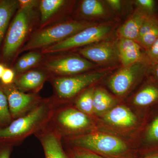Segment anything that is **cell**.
Masks as SVG:
<instances>
[{
	"mask_svg": "<svg viewBox=\"0 0 158 158\" xmlns=\"http://www.w3.org/2000/svg\"><path fill=\"white\" fill-rule=\"evenodd\" d=\"M158 101V85L148 83L135 94L134 104L138 106H147Z\"/></svg>",
	"mask_w": 158,
	"mask_h": 158,
	"instance_id": "d6986e66",
	"label": "cell"
},
{
	"mask_svg": "<svg viewBox=\"0 0 158 158\" xmlns=\"http://www.w3.org/2000/svg\"><path fill=\"white\" fill-rule=\"evenodd\" d=\"M71 141L75 147L108 156H120L128 151L127 144L124 141L105 133H89L72 138Z\"/></svg>",
	"mask_w": 158,
	"mask_h": 158,
	"instance_id": "277c9868",
	"label": "cell"
},
{
	"mask_svg": "<svg viewBox=\"0 0 158 158\" xmlns=\"http://www.w3.org/2000/svg\"><path fill=\"white\" fill-rule=\"evenodd\" d=\"M15 69L19 72L25 71L29 69L26 55L23 56L18 60L15 65Z\"/></svg>",
	"mask_w": 158,
	"mask_h": 158,
	"instance_id": "1f68e13d",
	"label": "cell"
},
{
	"mask_svg": "<svg viewBox=\"0 0 158 158\" xmlns=\"http://www.w3.org/2000/svg\"><path fill=\"white\" fill-rule=\"evenodd\" d=\"M46 67L49 70L58 74L75 75L99 66L84 57L71 56L49 61L46 64Z\"/></svg>",
	"mask_w": 158,
	"mask_h": 158,
	"instance_id": "9c48e42d",
	"label": "cell"
},
{
	"mask_svg": "<svg viewBox=\"0 0 158 158\" xmlns=\"http://www.w3.org/2000/svg\"><path fill=\"white\" fill-rule=\"evenodd\" d=\"M46 79L45 74L38 71H31L23 74L15 81L19 88L25 90H35L42 86Z\"/></svg>",
	"mask_w": 158,
	"mask_h": 158,
	"instance_id": "ffe728a7",
	"label": "cell"
},
{
	"mask_svg": "<svg viewBox=\"0 0 158 158\" xmlns=\"http://www.w3.org/2000/svg\"><path fill=\"white\" fill-rule=\"evenodd\" d=\"M151 73L153 76V77L158 82V64L150 67L149 73Z\"/></svg>",
	"mask_w": 158,
	"mask_h": 158,
	"instance_id": "e575fe53",
	"label": "cell"
},
{
	"mask_svg": "<svg viewBox=\"0 0 158 158\" xmlns=\"http://www.w3.org/2000/svg\"><path fill=\"white\" fill-rule=\"evenodd\" d=\"M11 149L9 146L0 148V158H10Z\"/></svg>",
	"mask_w": 158,
	"mask_h": 158,
	"instance_id": "836d02e7",
	"label": "cell"
},
{
	"mask_svg": "<svg viewBox=\"0 0 158 158\" xmlns=\"http://www.w3.org/2000/svg\"><path fill=\"white\" fill-rule=\"evenodd\" d=\"M19 6L18 1H0V44L5 36L9 21Z\"/></svg>",
	"mask_w": 158,
	"mask_h": 158,
	"instance_id": "44dd1931",
	"label": "cell"
},
{
	"mask_svg": "<svg viewBox=\"0 0 158 158\" xmlns=\"http://www.w3.org/2000/svg\"><path fill=\"white\" fill-rule=\"evenodd\" d=\"M136 8L141 10L145 14L150 15L157 14L156 1L154 0H136L134 2Z\"/></svg>",
	"mask_w": 158,
	"mask_h": 158,
	"instance_id": "d4e9b609",
	"label": "cell"
},
{
	"mask_svg": "<svg viewBox=\"0 0 158 158\" xmlns=\"http://www.w3.org/2000/svg\"><path fill=\"white\" fill-rule=\"evenodd\" d=\"M55 121L59 130L66 131H83L91 125V121L88 115L77 109L72 107L58 111Z\"/></svg>",
	"mask_w": 158,
	"mask_h": 158,
	"instance_id": "8fae6325",
	"label": "cell"
},
{
	"mask_svg": "<svg viewBox=\"0 0 158 158\" xmlns=\"http://www.w3.org/2000/svg\"><path fill=\"white\" fill-rule=\"evenodd\" d=\"M26 56L29 69L37 64L41 59V55L36 52H31L26 54Z\"/></svg>",
	"mask_w": 158,
	"mask_h": 158,
	"instance_id": "f546056e",
	"label": "cell"
},
{
	"mask_svg": "<svg viewBox=\"0 0 158 158\" xmlns=\"http://www.w3.org/2000/svg\"><path fill=\"white\" fill-rule=\"evenodd\" d=\"M78 52L82 57L98 66L110 67L119 62L117 37L85 47Z\"/></svg>",
	"mask_w": 158,
	"mask_h": 158,
	"instance_id": "ba28073f",
	"label": "cell"
},
{
	"mask_svg": "<svg viewBox=\"0 0 158 158\" xmlns=\"http://www.w3.org/2000/svg\"><path fill=\"white\" fill-rule=\"evenodd\" d=\"M109 72L108 69H103L70 77L57 78L54 81V87L59 98L63 99L71 98L89 86L100 81Z\"/></svg>",
	"mask_w": 158,
	"mask_h": 158,
	"instance_id": "8992f818",
	"label": "cell"
},
{
	"mask_svg": "<svg viewBox=\"0 0 158 158\" xmlns=\"http://www.w3.org/2000/svg\"><path fill=\"white\" fill-rule=\"evenodd\" d=\"M116 23L113 21L98 23L84 29L71 37L44 50L45 53L63 52L79 47H85L113 37L116 31Z\"/></svg>",
	"mask_w": 158,
	"mask_h": 158,
	"instance_id": "3957f363",
	"label": "cell"
},
{
	"mask_svg": "<svg viewBox=\"0 0 158 158\" xmlns=\"http://www.w3.org/2000/svg\"><path fill=\"white\" fill-rule=\"evenodd\" d=\"M116 102L115 98L103 88L94 89L93 96L94 114H105L112 109Z\"/></svg>",
	"mask_w": 158,
	"mask_h": 158,
	"instance_id": "ac0fdd59",
	"label": "cell"
},
{
	"mask_svg": "<svg viewBox=\"0 0 158 158\" xmlns=\"http://www.w3.org/2000/svg\"><path fill=\"white\" fill-rule=\"evenodd\" d=\"M45 158H68L62 148L60 134L56 131H47L40 137Z\"/></svg>",
	"mask_w": 158,
	"mask_h": 158,
	"instance_id": "2e32d148",
	"label": "cell"
},
{
	"mask_svg": "<svg viewBox=\"0 0 158 158\" xmlns=\"http://www.w3.org/2000/svg\"><path fill=\"white\" fill-rule=\"evenodd\" d=\"M94 88H88L83 92L77 99V109L86 115H92L94 113L93 96Z\"/></svg>",
	"mask_w": 158,
	"mask_h": 158,
	"instance_id": "603a6c76",
	"label": "cell"
},
{
	"mask_svg": "<svg viewBox=\"0 0 158 158\" xmlns=\"http://www.w3.org/2000/svg\"><path fill=\"white\" fill-rule=\"evenodd\" d=\"M150 67L144 62H139L121 66L110 77L108 85L115 95L123 96L144 76L149 73Z\"/></svg>",
	"mask_w": 158,
	"mask_h": 158,
	"instance_id": "52a82bcc",
	"label": "cell"
},
{
	"mask_svg": "<svg viewBox=\"0 0 158 158\" xmlns=\"http://www.w3.org/2000/svg\"><path fill=\"white\" fill-rule=\"evenodd\" d=\"M20 8H34L37 2L33 0H19L18 1Z\"/></svg>",
	"mask_w": 158,
	"mask_h": 158,
	"instance_id": "d6a6232c",
	"label": "cell"
},
{
	"mask_svg": "<svg viewBox=\"0 0 158 158\" xmlns=\"http://www.w3.org/2000/svg\"><path fill=\"white\" fill-rule=\"evenodd\" d=\"M117 38L118 59L121 66L139 62L145 63V51L139 43L131 40Z\"/></svg>",
	"mask_w": 158,
	"mask_h": 158,
	"instance_id": "7c38bea8",
	"label": "cell"
},
{
	"mask_svg": "<svg viewBox=\"0 0 158 158\" xmlns=\"http://www.w3.org/2000/svg\"><path fill=\"white\" fill-rule=\"evenodd\" d=\"M5 69L6 68H5L4 65L0 64V79H1L2 76Z\"/></svg>",
	"mask_w": 158,
	"mask_h": 158,
	"instance_id": "d590c367",
	"label": "cell"
},
{
	"mask_svg": "<svg viewBox=\"0 0 158 158\" xmlns=\"http://www.w3.org/2000/svg\"><path fill=\"white\" fill-rule=\"evenodd\" d=\"M105 2L115 15L120 14L123 11L124 1L121 0H106L105 1Z\"/></svg>",
	"mask_w": 158,
	"mask_h": 158,
	"instance_id": "f1b7e54d",
	"label": "cell"
},
{
	"mask_svg": "<svg viewBox=\"0 0 158 158\" xmlns=\"http://www.w3.org/2000/svg\"><path fill=\"white\" fill-rule=\"evenodd\" d=\"M148 15L135 8L131 15L116 29V37L131 40L137 42L140 29Z\"/></svg>",
	"mask_w": 158,
	"mask_h": 158,
	"instance_id": "5bb4252c",
	"label": "cell"
},
{
	"mask_svg": "<svg viewBox=\"0 0 158 158\" xmlns=\"http://www.w3.org/2000/svg\"><path fill=\"white\" fill-rule=\"evenodd\" d=\"M7 86L3 89L12 118L16 119L23 116L41 102L34 94L23 93L14 87Z\"/></svg>",
	"mask_w": 158,
	"mask_h": 158,
	"instance_id": "30bf717a",
	"label": "cell"
},
{
	"mask_svg": "<svg viewBox=\"0 0 158 158\" xmlns=\"http://www.w3.org/2000/svg\"><path fill=\"white\" fill-rule=\"evenodd\" d=\"M146 137L150 142L158 141V116L153 120L146 132Z\"/></svg>",
	"mask_w": 158,
	"mask_h": 158,
	"instance_id": "83f0119b",
	"label": "cell"
},
{
	"mask_svg": "<svg viewBox=\"0 0 158 158\" xmlns=\"http://www.w3.org/2000/svg\"><path fill=\"white\" fill-rule=\"evenodd\" d=\"M11 119L7 96L2 88L0 87V128L9 125Z\"/></svg>",
	"mask_w": 158,
	"mask_h": 158,
	"instance_id": "cb8c5ba5",
	"label": "cell"
},
{
	"mask_svg": "<svg viewBox=\"0 0 158 158\" xmlns=\"http://www.w3.org/2000/svg\"><path fill=\"white\" fill-rule=\"evenodd\" d=\"M53 108L48 101L41 102L28 113L0 128V140H21L41 130L52 116Z\"/></svg>",
	"mask_w": 158,
	"mask_h": 158,
	"instance_id": "6da1fadb",
	"label": "cell"
},
{
	"mask_svg": "<svg viewBox=\"0 0 158 158\" xmlns=\"http://www.w3.org/2000/svg\"><path fill=\"white\" fill-rule=\"evenodd\" d=\"M70 153L71 158H105L93 152L79 147L73 148Z\"/></svg>",
	"mask_w": 158,
	"mask_h": 158,
	"instance_id": "4316f807",
	"label": "cell"
},
{
	"mask_svg": "<svg viewBox=\"0 0 158 158\" xmlns=\"http://www.w3.org/2000/svg\"><path fill=\"white\" fill-rule=\"evenodd\" d=\"M97 23L85 20H71L55 25L35 34L24 46L22 51L45 49Z\"/></svg>",
	"mask_w": 158,
	"mask_h": 158,
	"instance_id": "7a4b0ae2",
	"label": "cell"
},
{
	"mask_svg": "<svg viewBox=\"0 0 158 158\" xmlns=\"http://www.w3.org/2000/svg\"><path fill=\"white\" fill-rule=\"evenodd\" d=\"M80 11L83 17L90 19L92 22L111 21L116 16L105 1L84 0L80 5Z\"/></svg>",
	"mask_w": 158,
	"mask_h": 158,
	"instance_id": "4fadbf2b",
	"label": "cell"
},
{
	"mask_svg": "<svg viewBox=\"0 0 158 158\" xmlns=\"http://www.w3.org/2000/svg\"><path fill=\"white\" fill-rule=\"evenodd\" d=\"M145 62L150 67L158 64V38L145 52Z\"/></svg>",
	"mask_w": 158,
	"mask_h": 158,
	"instance_id": "484cf974",
	"label": "cell"
},
{
	"mask_svg": "<svg viewBox=\"0 0 158 158\" xmlns=\"http://www.w3.org/2000/svg\"><path fill=\"white\" fill-rule=\"evenodd\" d=\"M103 119L116 127L130 128L135 125L137 118L129 109L123 106L114 107L105 113Z\"/></svg>",
	"mask_w": 158,
	"mask_h": 158,
	"instance_id": "9a60e30c",
	"label": "cell"
},
{
	"mask_svg": "<svg viewBox=\"0 0 158 158\" xmlns=\"http://www.w3.org/2000/svg\"><path fill=\"white\" fill-rule=\"evenodd\" d=\"M158 38V15H150L141 26L137 42L146 52Z\"/></svg>",
	"mask_w": 158,
	"mask_h": 158,
	"instance_id": "e0dca14e",
	"label": "cell"
},
{
	"mask_svg": "<svg viewBox=\"0 0 158 158\" xmlns=\"http://www.w3.org/2000/svg\"><path fill=\"white\" fill-rule=\"evenodd\" d=\"M142 158H158V152L156 153L155 154L152 155L148 156L146 157Z\"/></svg>",
	"mask_w": 158,
	"mask_h": 158,
	"instance_id": "8d00e7d4",
	"label": "cell"
},
{
	"mask_svg": "<svg viewBox=\"0 0 158 158\" xmlns=\"http://www.w3.org/2000/svg\"><path fill=\"white\" fill-rule=\"evenodd\" d=\"M15 73L10 69H5L2 76L1 78L2 82L6 85H9L14 81Z\"/></svg>",
	"mask_w": 158,
	"mask_h": 158,
	"instance_id": "4dcf8cb0",
	"label": "cell"
},
{
	"mask_svg": "<svg viewBox=\"0 0 158 158\" xmlns=\"http://www.w3.org/2000/svg\"><path fill=\"white\" fill-rule=\"evenodd\" d=\"M33 9L20 8L11 23L3 48V56L5 59L13 56L25 39L32 24Z\"/></svg>",
	"mask_w": 158,
	"mask_h": 158,
	"instance_id": "5b68a950",
	"label": "cell"
},
{
	"mask_svg": "<svg viewBox=\"0 0 158 158\" xmlns=\"http://www.w3.org/2000/svg\"><path fill=\"white\" fill-rule=\"evenodd\" d=\"M67 2L65 0H42L40 3L41 22H46Z\"/></svg>",
	"mask_w": 158,
	"mask_h": 158,
	"instance_id": "7402d4cb",
	"label": "cell"
}]
</instances>
